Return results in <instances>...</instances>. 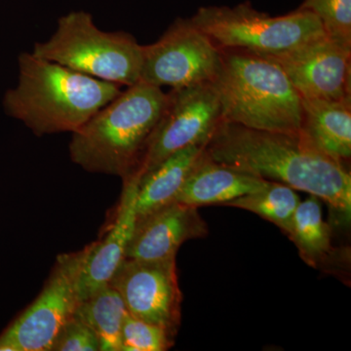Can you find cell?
<instances>
[{
    "label": "cell",
    "instance_id": "6da1fadb",
    "mask_svg": "<svg viewBox=\"0 0 351 351\" xmlns=\"http://www.w3.org/2000/svg\"><path fill=\"white\" fill-rule=\"evenodd\" d=\"M204 151L234 169L316 196L350 221V171L299 135L257 130L223 120Z\"/></svg>",
    "mask_w": 351,
    "mask_h": 351
},
{
    "label": "cell",
    "instance_id": "7a4b0ae2",
    "mask_svg": "<svg viewBox=\"0 0 351 351\" xmlns=\"http://www.w3.org/2000/svg\"><path fill=\"white\" fill-rule=\"evenodd\" d=\"M18 64L19 82L6 92L4 108L38 136L73 133L121 92L32 53H22Z\"/></svg>",
    "mask_w": 351,
    "mask_h": 351
},
{
    "label": "cell",
    "instance_id": "3957f363",
    "mask_svg": "<svg viewBox=\"0 0 351 351\" xmlns=\"http://www.w3.org/2000/svg\"><path fill=\"white\" fill-rule=\"evenodd\" d=\"M166 94L143 82L127 87L73 132L71 161L92 173L125 180L136 168L156 127Z\"/></svg>",
    "mask_w": 351,
    "mask_h": 351
},
{
    "label": "cell",
    "instance_id": "277c9868",
    "mask_svg": "<svg viewBox=\"0 0 351 351\" xmlns=\"http://www.w3.org/2000/svg\"><path fill=\"white\" fill-rule=\"evenodd\" d=\"M212 83L223 120L257 130L299 135L302 99L283 69L269 58L221 49Z\"/></svg>",
    "mask_w": 351,
    "mask_h": 351
},
{
    "label": "cell",
    "instance_id": "5b68a950",
    "mask_svg": "<svg viewBox=\"0 0 351 351\" xmlns=\"http://www.w3.org/2000/svg\"><path fill=\"white\" fill-rule=\"evenodd\" d=\"M32 54L104 82L131 86L140 82L143 45L125 32H104L91 14L69 12Z\"/></svg>",
    "mask_w": 351,
    "mask_h": 351
},
{
    "label": "cell",
    "instance_id": "8992f818",
    "mask_svg": "<svg viewBox=\"0 0 351 351\" xmlns=\"http://www.w3.org/2000/svg\"><path fill=\"white\" fill-rule=\"evenodd\" d=\"M191 19L219 50H245L262 56L281 54L325 36L318 18L301 8L272 17L243 2L233 7H200Z\"/></svg>",
    "mask_w": 351,
    "mask_h": 351
},
{
    "label": "cell",
    "instance_id": "52a82bcc",
    "mask_svg": "<svg viewBox=\"0 0 351 351\" xmlns=\"http://www.w3.org/2000/svg\"><path fill=\"white\" fill-rule=\"evenodd\" d=\"M223 110L213 83L172 88L135 172L142 176L176 152L191 147L206 145L219 124Z\"/></svg>",
    "mask_w": 351,
    "mask_h": 351
},
{
    "label": "cell",
    "instance_id": "ba28073f",
    "mask_svg": "<svg viewBox=\"0 0 351 351\" xmlns=\"http://www.w3.org/2000/svg\"><path fill=\"white\" fill-rule=\"evenodd\" d=\"M89 251L62 254L36 301L0 336V351H50L78 304V277Z\"/></svg>",
    "mask_w": 351,
    "mask_h": 351
},
{
    "label": "cell",
    "instance_id": "9c48e42d",
    "mask_svg": "<svg viewBox=\"0 0 351 351\" xmlns=\"http://www.w3.org/2000/svg\"><path fill=\"white\" fill-rule=\"evenodd\" d=\"M221 55L193 20L179 18L162 36L143 46L140 82L161 88H179L211 82Z\"/></svg>",
    "mask_w": 351,
    "mask_h": 351
},
{
    "label": "cell",
    "instance_id": "30bf717a",
    "mask_svg": "<svg viewBox=\"0 0 351 351\" xmlns=\"http://www.w3.org/2000/svg\"><path fill=\"white\" fill-rule=\"evenodd\" d=\"M108 284L119 292L131 316L176 336L181 324L182 302L176 258H124Z\"/></svg>",
    "mask_w": 351,
    "mask_h": 351
},
{
    "label": "cell",
    "instance_id": "8fae6325",
    "mask_svg": "<svg viewBox=\"0 0 351 351\" xmlns=\"http://www.w3.org/2000/svg\"><path fill=\"white\" fill-rule=\"evenodd\" d=\"M276 62L302 98L351 99V50L326 34L274 56Z\"/></svg>",
    "mask_w": 351,
    "mask_h": 351
},
{
    "label": "cell",
    "instance_id": "7c38bea8",
    "mask_svg": "<svg viewBox=\"0 0 351 351\" xmlns=\"http://www.w3.org/2000/svg\"><path fill=\"white\" fill-rule=\"evenodd\" d=\"M207 234L208 226L198 208L174 201L136 219L125 258L160 261L176 258L184 242Z\"/></svg>",
    "mask_w": 351,
    "mask_h": 351
},
{
    "label": "cell",
    "instance_id": "4fadbf2b",
    "mask_svg": "<svg viewBox=\"0 0 351 351\" xmlns=\"http://www.w3.org/2000/svg\"><path fill=\"white\" fill-rule=\"evenodd\" d=\"M117 216L103 239L89 244V251L78 277L80 301L108 285L123 262L127 247L135 228L138 178L123 180Z\"/></svg>",
    "mask_w": 351,
    "mask_h": 351
},
{
    "label": "cell",
    "instance_id": "5bb4252c",
    "mask_svg": "<svg viewBox=\"0 0 351 351\" xmlns=\"http://www.w3.org/2000/svg\"><path fill=\"white\" fill-rule=\"evenodd\" d=\"M269 181L218 162L204 149L189 171L176 201L193 207L225 205L265 188Z\"/></svg>",
    "mask_w": 351,
    "mask_h": 351
},
{
    "label": "cell",
    "instance_id": "9a60e30c",
    "mask_svg": "<svg viewBox=\"0 0 351 351\" xmlns=\"http://www.w3.org/2000/svg\"><path fill=\"white\" fill-rule=\"evenodd\" d=\"M299 136L316 151L341 164L351 156V99L302 98Z\"/></svg>",
    "mask_w": 351,
    "mask_h": 351
},
{
    "label": "cell",
    "instance_id": "2e32d148",
    "mask_svg": "<svg viewBox=\"0 0 351 351\" xmlns=\"http://www.w3.org/2000/svg\"><path fill=\"white\" fill-rule=\"evenodd\" d=\"M205 145H191L176 152L138 179L137 219L174 202L189 171Z\"/></svg>",
    "mask_w": 351,
    "mask_h": 351
},
{
    "label": "cell",
    "instance_id": "e0dca14e",
    "mask_svg": "<svg viewBox=\"0 0 351 351\" xmlns=\"http://www.w3.org/2000/svg\"><path fill=\"white\" fill-rule=\"evenodd\" d=\"M128 314L119 292L108 284L82 300L73 317L96 335L100 351H120L122 326Z\"/></svg>",
    "mask_w": 351,
    "mask_h": 351
},
{
    "label": "cell",
    "instance_id": "ac0fdd59",
    "mask_svg": "<svg viewBox=\"0 0 351 351\" xmlns=\"http://www.w3.org/2000/svg\"><path fill=\"white\" fill-rule=\"evenodd\" d=\"M289 239L294 242L302 260L315 269L324 267L336 255L332 247L331 228L323 219L319 198L309 195L299 203Z\"/></svg>",
    "mask_w": 351,
    "mask_h": 351
},
{
    "label": "cell",
    "instance_id": "d6986e66",
    "mask_svg": "<svg viewBox=\"0 0 351 351\" xmlns=\"http://www.w3.org/2000/svg\"><path fill=\"white\" fill-rule=\"evenodd\" d=\"M300 202L301 199L294 189L269 181L260 191L235 198L226 203L225 206L239 208L258 215L290 237L295 212Z\"/></svg>",
    "mask_w": 351,
    "mask_h": 351
},
{
    "label": "cell",
    "instance_id": "ffe728a7",
    "mask_svg": "<svg viewBox=\"0 0 351 351\" xmlns=\"http://www.w3.org/2000/svg\"><path fill=\"white\" fill-rule=\"evenodd\" d=\"M299 8L314 14L328 38L351 50V0H304Z\"/></svg>",
    "mask_w": 351,
    "mask_h": 351
},
{
    "label": "cell",
    "instance_id": "44dd1931",
    "mask_svg": "<svg viewBox=\"0 0 351 351\" xmlns=\"http://www.w3.org/2000/svg\"><path fill=\"white\" fill-rule=\"evenodd\" d=\"M174 339L164 328L128 314L122 326L120 351H166L174 346Z\"/></svg>",
    "mask_w": 351,
    "mask_h": 351
},
{
    "label": "cell",
    "instance_id": "7402d4cb",
    "mask_svg": "<svg viewBox=\"0 0 351 351\" xmlns=\"http://www.w3.org/2000/svg\"><path fill=\"white\" fill-rule=\"evenodd\" d=\"M50 351H100V343L89 327L73 316L58 332Z\"/></svg>",
    "mask_w": 351,
    "mask_h": 351
}]
</instances>
